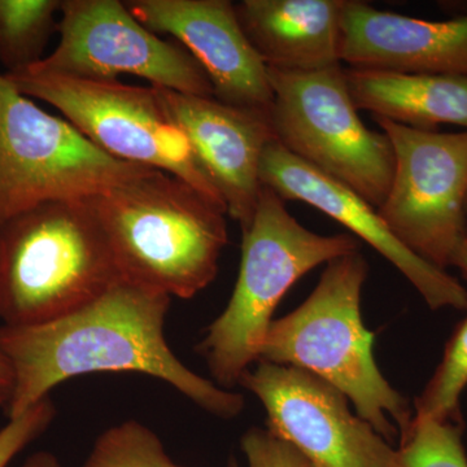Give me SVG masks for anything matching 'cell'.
I'll use <instances>...</instances> for the list:
<instances>
[{"label":"cell","instance_id":"1","mask_svg":"<svg viewBox=\"0 0 467 467\" xmlns=\"http://www.w3.org/2000/svg\"><path fill=\"white\" fill-rule=\"evenodd\" d=\"M171 297L121 281L82 308L46 322L0 325V350L11 364L15 389L8 420L26 413L60 383L92 373L156 378L213 416L230 420L244 407L241 393L193 373L165 337Z\"/></svg>","mask_w":467,"mask_h":467},{"label":"cell","instance_id":"2","mask_svg":"<svg viewBox=\"0 0 467 467\" xmlns=\"http://www.w3.org/2000/svg\"><path fill=\"white\" fill-rule=\"evenodd\" d=\"M86 199L122 281L192 299L216 278L229 243L226 212L186 181L150 169Z\"/></svg>","mask_w":467,"mask_h":467},{"label":"cell","instance_id":"3","mask_svg":"<svg viewBox=\"0 0 467 467\" xmlns=\"http://www.w3.org/2000/svg\"><path fill=\"white\" fill-rule=\"evenodd\" d=\"M368 270L358 251L326 264L308 299L284 318L273 319L259 361L303 368L321 378L391 442L410 425L414 411L387 382L374 358V334L361 318Z\"/></svg>","mask_w":467,"mask_h":467},{"label":"cell","instance_id":"4","mask_svg":"<svg viewBox=\"0 0 467 467\" xmlns=\"http://www.w3.org/2000/svg\"><path fill=\"white\" fill-rule=\"evenodd\" d=\"M121 281L88 199L41 202L0 227L2 325L54 321Z\"/></svg>","mask_w":467,"mask_h":467},{"label":"cell","instance_id":"5","mask_svg":"<svg viewBox=\"0 0 467 467\" xmlns=\"http://www.w3.org/2000/svg\"><path fill=\"white\" fill-rule=\"evenodd\" d=\"M242 232L241 269L232 299L198 346L213 382L225 389L239 384L259 361L275 310L292 285L310 270L359 248L349 234L310 232L265 186L250 225Z\"/></svg>","mask_w":467,"mask_h":467},{"label":"cell","instance_id":"6","mask_svg":"<svg viewBox=\"0 0 467 467\" xmlns=\"http://www.w3.org/2000/svg\"><path fill=\"white\" fill-rule=\"evenodd\" d=\"M267 73L276 142L379 208L391 187L395 155L387 135L359 119L342 64L318 70L267 67Z\"/></svg>","mask_w":467,"mask_h":467},{"label":"cell","instance_id":"7","mask_svg":"<svg viewBox=\"0 0 467 467\" xmlns=\"http://www.w3.org/2000/svg\"><path fill=\"white\" fill-rule=\"evenodd\" d=\"M5 76L21 94L57 109L107 155L173 174L226 212L220 192L153 86L86 81L29 69Z\"/></svg>","mask_w":467,"mask_h":467},{"label":"cell","instance_id":"8","mask_svg":"<svg viewBox=\"0 0 467 467\" xmlns=\"http://www.w3.org/2000/svg\"><path fill=\"white\" fill-rule=\"evenodd\" d=\"M147 171L107 155L0 72V227L41 202L90 198Z\"/></svg>","mask_w":467,"mask_h":467},{"label":"cell","instance_id":"9","mask_svg":"<svg viewBox=\"0 0 467 467\" xmlns=\"http://www.w3.org/2000/svg\"><path fill=\"white\" fill-rule=\"evenodd\" d=\"M374 119L395 155L378 214L409 251L447 270L467 238V130L441 133Z\"/></svg>","mask_w":467,"mask_h":467},{"label":"cell","instance_id":"10","mask_svg":"<svg viewBox=\"0 0 467 467\" xmlns=\"http://www.w3.org/2000/svg\"><path fill=\"white\" fill-rule=\"evenodd\" d=\"M57 34V48L29 70L86 81L130 75L155 88L213 98L198 61L182 46L147 29L124 2L63 0Z\"/></svg>","mask_w":467,"mask_h":467},{"label":"cell","instance_id":"11","mask_svg":"<svg viewBox=\"0 0 467 467\" xmlns=\"http://www.w3.org/2000/svg\"><path fill=\"white\" fill-rule=\"evenodd\" d=\"M239 384L266 410L267 430L319 467H398V450L348 399L303 368L259 361Z\"/></svg>","mask_w":467,"mask_h":467},{"label":"cell","instance_id":"12","mask_svg":"<svg viewBox=\"0 0 467 467\" xmlns=\"http://www.w3.org/2000/svg\"><path fill=\"white\" fill-rule=\"evenodd\" d=\"M140 23L171 36L202 67L213 98L239 109L270 112L267 67L243 32L229 0H126Z\"/></svg>","mask_w":467,"mask_h":467},{"label":"cell","instance_id":"13","mask_svg":"<svg viewBox=\"0 0 467 467\" xmlns=\"http://www.w3.org/2000/svg\"><path fill=\"white\" fill-rule=\"evenodd\" d=\"M260 182L285 202L312 205L367 242L410 282L430 308L467 310V290L454 276L409 251L389 232L373 205L292 155L276 140L264 150Z\"/></svg>","mask_w":467,"mask_h":467},{"label":"cell","instance_id":"14","mask_svg":"<svg viewBox=\"0 0 467 467\" xmlns=\"http://www.w3.org/2000/svg\"><path fill=\"white\" fill-rule=\"evenodd\" d=\"M155 90L220 192L227 216L244 230L259 204L264 150L275 140L269 112L239 109L214 98L167 88Z\"/></svg>","mask_w":467,"mask_h":467},{"label":"cell","instance_id":"15","mask_svg":"<svg viewBox=\"0 0 467 467\" xmlns=\"http://www.w3.org/2000/svg\"><path fill=\"white\" fill-rule=\"evenodd\" d=\"M340 60L352 69L467 76V16L422 20L347 0Z\"/></svg>","mask_w":467,"mask_h":467},{"label":"cell","instance_id":"16","mask_svg":"<svg viewBox=\"0 0 467 467\" xmlns=\"http://www.w3.org/2000/svg\"><path fill=\"white\" fill-rule=\"evenodd\" d=\"M347 0L234 3L243 32L267 67L318 70L342 64Z\"/></svg>","mask_w":467,"mask_h":467},{"label":"cell","instance_id":"17","mask_svg":"<svg viewBox=\"0 0 467 467\" xmlns=\"http://www.w3.org/2000/svg\"><path fill=\"white\" fill-rule=\"evenodd\" d=\"M356 109L411 128L439 125L467 130V76L407 75L373 69H346Z\"/></svg>","mask_w":467,"mask_h":467},{"label":"cell","instance_id":"18","mask_svg":"<svg viewBox=\"0 0 467 467\" xmlns=\"http://www.w3.org/2000/svg\"><path fill=\"white\" fill-rule=\"evenodd\" d=\"M63 0H0V66L5 75L38 64L57 34Z\"/></svg>","mask_w":467,"mask_h":467},{"label":"cell","instance_id":"19","mask_svg":"<svg viewBox=\"0 0 467 467\" xmlns=\"http://www.w3.org/2000/svg\"><path fill=\"white\" fill-rule=\"evenodd\" d=\"M467 387V316L445 344L441 364L414 402L418 420L463 422L461 395Z\"/></svg>","mask_w":467,"mask_h":467},{"label":"cell","instance_id":"20","mask_svg":"<svg viewBox=\"0 0 467 467\" xmlns=\"http://www.w3.org/2000/svg\"><path fill=\"white\" fill-rule=\"evenodd\" d=\"M82 467H183L165 451L158 434L138 420L101 432Z\"/></svg>","mask_w":467,"mask_h":467},{"label":"cell","instance_id":"21","mask_svg":"<svg viewBox=\"0 0 467 467\" xmlns=\"http://www.w3.org/2000/svg\"><path fill=\"white\" fill-rule=\"evenodd\" d=\"M465 423L418 420L400 435L398 467H467Z\"/></svg>","mask_w":467,"mask_h":467},{"label":"cell","instance_id":"22","mask_svg":"<svg viewBox=\"0 0 467 467\" xmlns=\"http://www.w3.org/2000/svg\"><path fill=\"white\" fill-rule=\"evenodd\" d=\"M55 417L57 408L50 398H46L21 416L8 420L0 429V467H8L18 453L45 434Z\"/></svg>","mask_w":467,"mask_h":467},{"label":"cell","instance_id":"23","mask_svg":"<svg viewBox=\"0 0 467 467\" xmlns=\"http://www.w3.org/2000/svg\"><path fill=\"white\" fill-rule=\"evenodd\" d=\"M245 467H312V462L296 448L269 430L251 429L242 438ZM229 467H241L236 462Z\"/></svg>","mask_w":467,"mask_h":467},{"label":"cell","instance_id":"24","mask_svg":"<svg viewBox=\"0 0 467 467\" xmlns=\"http://www.w3.org/2000/svg\"><path fill=\"white\" fill-rule=\"evenodd\" d=\"M15 389V376L7 358L0 350V408L8 407Z\"/></svg>","mask_w":467,"mask_h":467},{"label":"cell","instance_id":"25","mask_svg":"<svg viewBox=\"0 0 467 467\" xmlns=\"http://www.w3.org/2000/svg\"><path fill=\"white\" fill-rule=\"evenodd\" d=\"M21 467H63L54 453L47 451H36Z\"/></svg>","mask_w":467,"mask_h":467},{"label":"cell","instance_id":"26","mask_svg":"<svg viewBox=\"0 0 467 467\" xmlns=\"http://www.w3.org/2000/svg\"><path fill=\"white\" fill-rule=\"evenodd\" d=\"M451 266L457 267L461 275H462L463 278L467 281V238L463 241L462 244L460 245Z\"/></svg>","mask_w":467,"mask_h":467},{"label":"cell","instance_id":"27","mask_svg":"<svg viewBox=\"0 0 467 467\" xmlns=\"http://www.w3.org/2000/svg\"><path fill=\"white\" fill-rule=\"evenodd\" d=\"M312 467H319V466L315 465V463H312Z\"/></svg>","mask_w":467,"mask_h":467}]
</instances>
